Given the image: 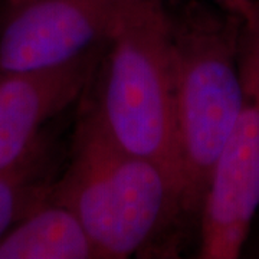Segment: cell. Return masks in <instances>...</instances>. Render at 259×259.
Returning a JSON list of instances; mask_svg holds the SVG:
<instances>
[{"label": "cell", "mask_w": 259, "mask_h": 259, "mask_svg": "<svg viewBox=\"0 0 259 259\" xmlns=\"http://www.w3.org/2000/svg\"><path fill=\"white\" fill-rule=\"evenodd\" d=\"M117 0L0 3V74L47 71L108 39Z\"/></svg>", "instance_id": "cell-5"}, {"label": "cell", "mask_w": 259, "mask_h": 259, "mask_svg": "<svg viewBox=\"0 0 259 259\" xmlns=\"http://www.w3.org/2000/svg\"><path fill=\"white\" fill-rule=\"evenodd\" d=\"M69 164L48 199L81 222L95 259L147 256L185 219L180 193L161 167L121 146L83 102Z\"/></svg>", "instance_id": "cell-1"}, {"label": "cell", "mask_w": 259, "mask_h": 259, "mask_svg": "<svg viewBox=\"0 0 259 259\" xmlns=\"http://www.w3.org/2000/svg\"><path fill=\"white\" fill-rule=\"evenodd\" d=\"M258 23H259V22H258Z\"/></svg>", "instance_id": "cell-11"}, {"label": "cell", "mask_w": 259, "mask_h": 259, "mask_svg": "<svg viewBox=\"0 0 259 259\" xmlns=\"http://www.w3.org/2000/svg\"><path fill=\"white\" fill-rule=\"evenodd\" d=\"M52 148L47 139L19 164L0 173V239L45 197L54 183Z\"/></svg>", "instance_id": "cell-8"}, {"label": "cell", "mask_w": 259, "mask_h": 259, "mask_svg": "<svg viewBox=\"0 0 259 259\" xmlns=\"http://www.w3.org/2000/svg\"><path fill=\"white\" fill-rule=\"evenodd\" d=\"M245 23L204 0L170 6L182 212L199 222L213 167L243 101Z\"/></svg>", "instance_id": "cell-2"}, {"label": "cell", "mask_w": 259, "mask_h": 259, "mask_svg": "<svg viewBox=\"0 0 259 259\" xmlns=\"http://www.w3.org/2000/svg\"><path fill=\"white\" fill-rule=\"evenodd\" d=\"M97 75L91 104L105 128L161 167L180 193L168 0H117Z\"/></svg>", "instance_id": "cell-3"}, {"label": "cell", "mask_w": 259, "mask_h": 259, "mask_svg": "<svg viewBox=\"0 0 259 259\" xmlns=\"http://www.w3.org/2000/svg\"><path fill=\"white\" fill-rule=\"evenodd\" d=\"M0 259H95L81 222L47 197L0 239Z\"/></svg>", "instance_id": "cell-7"}, {"label": "cell", "mask_w": 259, "mask_h": 259, "mask_svg": "<svg viewBox=\"0 0 259 259\" xmlns=\"http://www.w3.org/2000/svg\"><path fill=\"white\" fill-rule=\"evenodd\" d=\"M238 16L246 28H253L259 22V0H204Z\"/></svg>", "instance_id": "cell-9"}, {"label": "cell", "mask_w": 259, "mask_h": 259, "mask_svg": "<svg viewBox=\"0 0 259 259\" xmlns=\"http://www.w3.org/2000/svg\"><path fill=\"white\" fill-rule=\"evenodd\" d=\"M243 101L213 167L199 218L197 258H239L259 209V23L245 28Z\"/></svg>", "instance_id": "cell-4"}, {"label": "cell", "mask_w": 259, "mask_h": 259, "mask_svg": "<svg viewBox=\"0 0 259 259\" xmlns=\"http://www.w3.org/2000/svg\"><path fill=\"white\" fill-rule=\"evenodd\" d=\"M9 2H15V0H0V3H9Z\"/></svg>", "instance_id": "cell-10"}, {"label": "cell", "mask_w": 259, "mask_h": 259, "mask_svg": "<svg viewBox=\"0 0 259 259\" xmlns=\"http://www.w3.org/2000/svg\"><path fill=\"white\" fill-rule=\"evenodd\" d=\"M105 45L54 69L0 74V173L28 157L48 122L88 93Z\"/></svg>", "instance_id": "cell-6"}]
</instances>
